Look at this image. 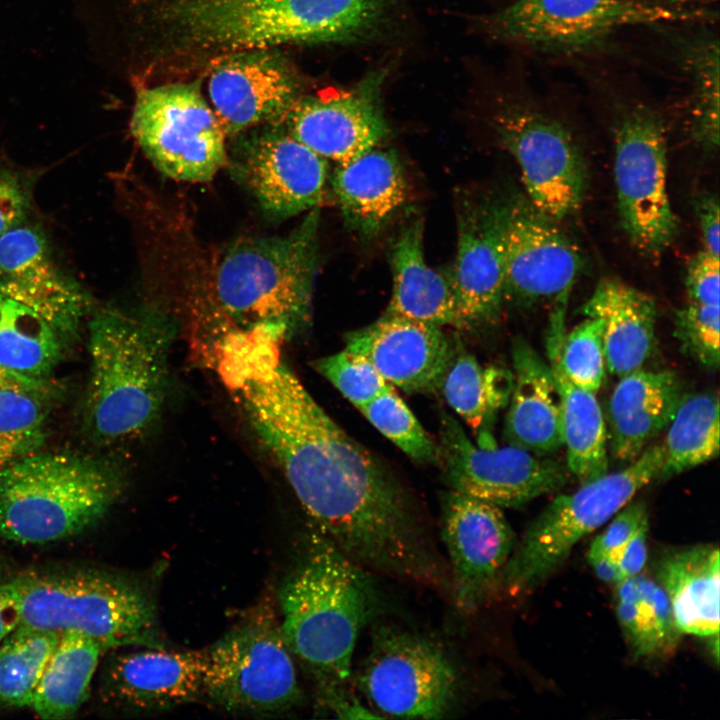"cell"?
<instances>
[{"mask_svg":"<svg viewBox=\"0 0 720 720\" xmlns=\"http://www.w3.org/2000/svg\"><path fill=\"white\" fill-rule=\"evenodd\" d=\"M232 388L312 527L373 574L451 591L446 559L407 490L279 361Z\"/></svg>","mask_w":720,"mask_h":720,"instance_id":"obj_1","label":"cell"},{"mask_svg":"<svg viewBox=\"0 0 720 720\" xmlns=\"http://www.w3.org/2000/svg\"><path fill=\"white\" fill-rule=\"evenodd\" d=\"M319 209L285 236L249 237L220 257L214 274L216 319L194 343L226 374L278 356V346L310 317L318 265Z\"/></svg>","mask_w":720,"mask_h":720,"instance_id":"obj_2","label":"cell"},{"mask_svg":"<svg viewBox=\"0 0 720 720\" xmlns=\"http://www.w3.org/2000/svg\"><path fill=\"white\" fill-rule=\"evenodd\" d=\"M373 575L313 528L280 584L282 635L320 697L349 690L357 639L382 608Z\"/></svg>","mask_w":720,"mask_h":720,"instance_id":"obj_3","label":"cell"},{"mask_svg":"<svg viewBox=\"0 0 720 720\" xmlns=\"http://www.w3.org/2000/svg\"><path fill=\"white\" fill-rule=\"evenodd\" d=\"M88 328L85 424L104 444L136 437L158 418L165 401L175 325L155 310H103Z\"/></svg>","mask_w":720,"mask_h":720,"instance_id":"obj_4","label":"cell"},{"mask_svg":"<svg viewBox=\"0 0 720 720\" xmlns=\"http://www.w3.org/2000/svg\"><path fill=\"white\" fill-rule=\"evenodd\" d=\"M393 0H175L166 16L185 40L232 52L355 40L373 31Z\"/></svg>","mask_w":720,"mask_h":720,"instance_id":"obj_5","label":"cell"},{"mask_svg":"<svg viewBox=\"0 0 720 720\" xmlns=\"http://www.w3.org/2000/svg\"><path fill=\"white\" fill-rule=\"evenodd\" d=\"M122 491L117 472L97 459L34 453L0 471V539L40 545L97 524Z\"/></svg>","mask_w":720,"mask_h":720,"instance_id":"obj_6","label":"cell"},{"mask_svg":"<svg viewBox=\"0 0 720 720\" xmlns=\"http://www.w3.org/2000/svg\"><path fill=\"white\" fill-rule=\"evenodd\" d=\"M14 585L21 626L56 634L77 633L105 650L164 647L156 608L135 582L106 571H32Z\"/></svg>","mask_w":720,"mask_h":720,"instance_id":"obj_7","label":"cell"},{"mask_svg":"<svg viewBox=\"0 0 720 720\" xmlns=\"http://www.w3.org/2000/svg\"><path fill=\"white\" fill-rule=\"evenodd\" d=\"M660 444L645 450L625 468L581 484L557 496L529 525L503 567L498 587L512 593L530 590L566 561L574 545L627 505L635 494L659 478Z\"/></svg>","mask_w":720,"mask_h":720,"instance_id":"obj_8","label":"cell"},{"mask_svg":"<svg viewBox=\"0 0 720 720\" xmlns=\"http://www.w3.org/2000/svg\"><path fill=\"white\" fill-rule=\"evenodd\" d=\"M202 697L247 715L287 712L300 704L293 654L271 608H256L204 649Z\"/></svg>","mask_w":720,"mask_h":720,"instance_id":"obj_9","label":"cell"},{"mask_svg":"<svg viewBox=\"0 0 720 720\" xmlns=\"http://www.w3.org/2000/svg\"><path fill=\"white\" fill-rule=\"evenodd\" d=\"M357 681L382 716L401 718H444L462 688L457 666L438 643L390 625L373 630Z\"/></svg>","mask_w":720,"mask_h":720,"instance_id":"obj_10","label":"cell"},{"mask_svg":"<svg viewBox=\"0 0 720 720\" xmlns=\"http://www.w3.org/2000/svg\"><path fill=\"white\" fill-rule=\"evenodd\" d=\"M130 127L154 166L175 180L206 182L229 163L226 134L197 83L139 90Z\"/></svg>","mask_w":720,"mask_h":720,"instance_id":"obj_11","label":"cell"},{"mask_svg":"<svg viewBox=\"0 0 720 720\" xmlns=\"http://www.w3.org/2000/svg\"><path fill=\"white\" fill-rule=\"evenodd\" d=\"M704 10L647 0H515L485 21L495 38L543 50H577L625 27L711 19Z\"/></svg>","mask_w":720,"mask_h":720,"instance_id":"obj_12","label":"cell"},{"mask_svg":"<svg viewBox=\"0 0 720 720\" xmlns=\"http://www.w3.org/2000/svg\"><path fill=\"white\" fill-rule=\"evenodd\" d=\"M614 178L621 225L632 245L657 258L674 242L678 219L667 190V145L660 117L629 108L615 129Z\"/></svg>","mask_w":720,"mask_h":720,"instance_id":"obj_13","label":"cell"},{"mask_svg":"<svg viewBox=\"0 0 720 720\" xmlns=\"http://www.w3.org/2000/svg\"><path fill=\"white\" fill-rule=\"evenodd\" d=\"M438 458L452 491L494 504L518 507L553 493L567 481L565 467L545 456L508 445H474L459 423L444 414Z\"/></svg>","mask_w":720,"mask_h":720,"instance_id":"obj_14","label":"cell"},{"mask_svg":"<svg viewBox=\"0 0 720 720\" xmlns=\"http://www.w3.org/2000/svg\"><path fill=\"white\" fill-rule=\"evenodd\" d=\"M497 131L519 165L529 202L555 221L574 214L583 202L587 174L568 130L523 108L502 115Z\"/></svg>","mask_w":720,"mask_h":720,"instance_id":"obj_15","label":"cell"},{"mask_svg":"<svg viewBox=\"0 0 720 720\" xmlns=\"http://www.w3.org/2000/svg\"><path fill=\"white\" fill-rule=\"evenodd\" d=\"M442 541L451 579V600L473 613L498 587L516 544L502 508L450 490L443 500Z\"/></svg>","mask_w":720,"mask_h":720,"instance_id":"obj_16","label":"cell"},{"mask_svg":"<svg viewBox=\"0 0 720 720\" xmlns=\"http://www.w3.org/2000/svg\"><path fill=\"white\" fill-rule=\"evenodd\" d=\"M556 222L527 199L503 204L505 296L532 304L570 295L583 260Z\"/></svg>","mask_w":720,"mask_h":720,"instance_id":"obj_17","label":"cell"},{"mask_svg":"<svg viewBox=\"0 0 720 720\" xmlns=\"http://www.w3.org/2000/svg\"><path fill=\"white\" fill-rule=\"evenodd\" d=\"M234 170L260 206L287 218L324 202L327 163L280 124L255 128L236 149Z\"/></svg>","mask_w":720,"mask_h":720,"instance_id":"obj_18","label":"cell"},{"mask_svg":"<svg viewBox=\"0 0 720 720\" xmlns=\"http://www.w3.org/2000/svg\"><path fill=\"white\" fill-rule=\"evenodd\" d=\"M208 93L226 136L281 123L300 98L297 75L274 48L229 52L213 66Z\"/></svg>","mask_w":720,"mask_h":720,"instance_id":"obj_19","label":"cell"},{"mask_svg":"<svg viewBox=\"0 0 720 720\" xmlns=\"http://www.w3.org/2000/svg\"><path fill=\"white\" fill-rule=\"evenodd\" d=\"M381 80L371 75L352 89L300 97L280 124L325 160L347 162L375 148L388 133L379 103Z\"/></svg>","mask_w":720,"mask_h":720,"instance_id":"obj_20","label":"cell"},{"mask_svg":"<svg viewBox=\"0 0 720 720\" xmlns=\"http://www.w3.org/2000/svg\"><path fill=\"white\" fill-rule=\"evenodd\" d=\"M143 648L109 659L101 685L108 703L130 712L156 713L202 698L204 650Z\"/></svg>","mask_w":720,"mask_h":720,"instance_id":"obj_21","label":"cell"},{"mask_svg":"<svg viewBox=\"0 0 720 720\" xmlns=\"http://www.w3.org/2000/svg\"><path fill=\"white\" fill-rule=\"evenodd\" d=\"M0 292L77 336L90 307L80 285L52 261L44 233L33 226L0 235Z\"/></svg>","mask_w":720,"mask_h":720,"instance_id":"obj_22","label":"cell"},{"mask_svg":"<svg viewBox=\"0 0 720 720\" xmlns=\"http://www.w3.org/2000/svg\"><path fill=\"white\" fill-rule=\"evenodd\" d=\"M346 349L366 357L389 383L409 393L438 388L454 356L440 326L387 313L350 332Z\"/></svg>","mask_w":720,"mask_h":720,"instance_id":"obj_23","label":"cell"},{"mask_svg":"<svg viewBox=\"0 0 720 720\" xmlns=\"http://www.w3.org/2000/svg\"><path fill=\"white\" fill-rule=\"evenodd\" d=\"M503 205L464 202L458 214L452 282L460 325L495 319L505 297Z\"/></svg>","mask_w":720,"mask_h":720,"instance_id":"obj_24","label":"cell"},{"mask_svg":"<svg viewBox=\"0 0 720 720\" xmlns=\"http://www.w3.org/2000/svg\"><path fill=\"white\" fill-rule=\"evenodd\" d=\"M683 396L674 372L642 368L619 378L604 415L614 459L631 462L668 426Z\"/></svg>","mask_w":720,"mask_h":720,"instance_id":"obj_25","label":"cell"},{"mask_svg":"<svg viewBox=\"0 0 720 720\" xmlns=\"http://www.w3.org/2000/svg\"><path fill=\"white\" fill-rule=\"evenodd\" d=\"M513 386L503 436L537 456L563 446L561 396L550 364L521 337L512 344Z\"/></svg>","mask_w":720,"mask_h":720,"instance_id":"obj_26","label":"cell"},{"mask_svg":"<svg viewBox=\"0 0 720 720\" xmlns=\"http://www.w3.org/2000/svg\"><path fill=\"white\" fill-rule=\"evenodd\" d=\"M332 188L347 227L366 238L384 228L408 195L397 155L376 147L338 164Z\"/></svg>","mask_w":720,"mask_h":720,"instance_id":"obj_27","label":"cell"},{"mask_svg":"<svg viewBox=\"0 0 720 720\" xmlns=\"http://www.w3.org/2000/svg\"><path fill=\"white\" fill-rule=\"evenodd\" d=\"M580 313L603 322L606 368L618 378L643 367L653 351L656 304L617 279L601 280Z\"/></svg>","mask_w":720,"mask_h":720,"instance_id":"obj_28","label":"cell"},{"mask_svg":"<svg viewBox=\"0 0 720 720\" xmlns=\"http://www.w3.org/2000/svg\"><path fill=\"white\" fill-rule=\"evenodd\" d=\"M719 562V549L712 544L669 548L655 560L656 581L682 633L719 634Z\"/></svg>","mask_w":720,"mask_h":720,"instance_id":"obj_29","label":"cell"},{"mask_svg":"<svg viewBox=\"0 0 720 720\" xmlns=\"http://www.w3.org/2000/svg\"><path fill=\"white\" fill-rule=\"evenodd\" d=\"M390 260L393 289L385 313L440 327L460 325L449 273L433 269L425 260L421 219L401 228L392 241Z\"/></svg>","mask_w":720,"mask_h":720,"instance_id":"obj_30","label":"cell"},{"mask_svg":"<svg viewBox=\"0 0 720 720\" xmlns=\"http://www.w3.org/2000/svg\"><path fill=\"white\" fill-rule=\"evenodd\" d=\"M76 335L35 308L0 292V364L20 374L47 379Z\"/></svg>","mask_w":720,"mask_h":720,"instance_id":"obj_31","label":"cell"},{"mask_svg":"<svg viewBox=\"0 0 720 720\" xmlns=\"http://www.w3.org/2000/svg\"><path fill=\"white\" fill-rule=\"evenodd\" d=\"M106 650L93 639L64 633L50 656L31 708L42 719L73 717L89 697L99 659Z\"/></svg>","mask_w":720,"mask_h":720,"instance_id":"obj_32","label":"cell"},{"mask_svg":"<svg viewBox=\"0 0 720 720\" xmlns=\"http://www.w3.org/2000/svg\"><path fill=\"white\" fill-rule=\"evenodd\" d=\"M561 396V426L566 447L567 467L585 483L608 470L607 429L595 394L570 383L550 361Z\"/></svg>","mask_w":720,"mask_h":720,"instance_id":"obj_33","label":"cell"},{"mask_svg":"<svg viewBox=\"0 0 720 720\" xmlns=\"http://www.w3.org/2000/svg\"><path fill=\"white\" fill-rule=\"evenodd\" d=\"M659 478L666 479L713 460L719 454L716 393L683 394L668 424Z\"/></svg>","mask_w":720,"mask_h":720,"instance_id":"obj_34","label":"cell"},{"mask_svg":"<svg viewBox=\"0 0 720 720\" xmlns=\"http://www.w3.org/2000/svg\"><path fill=\"white\" fill-rule=\"evenodd\" d=\"M512 386L511 371L483 367L473 355L462 353L453 356L439 387L450 407L477 429L508 403Z\"/></svg>","mask_w":720,"mask_h":720,"instance_id":"obj_35","label":"cell"},{"mask_svg":"<svg viewBox=\"0 0 720 720\" xmlns=\"http://www.w3.org/2000/svg\"><path fill=\"white\" fill-rule=\"evenodd\" d=\"M55 392L48 380L0 392V471L39 452Z\"/></svg>","mask_w":720,"mask_h":720,"instance_id":"obj_36","label":"cell"},{"mask_svg":"<svg viewBox=\"0 0 720 720\" xmlns=\"http://www.w3.org/2000/svg\"><path fill=\"white\" fill-rule=\"evenodd\" d=\"M60 634L18 625L0 644V707H30Z\"/></svg>","mask_w":720,"mask_h":720,"instance_id":"obj_37","label":"cell"},{"mask_svg":"<svg viewBox=\"0 0 720 720\" xmlns=\"http://www.w3.org/2000/svg\"><path fill=\"white\" fill-rule=\"evenodd\" d=\"M686 72L691 80V132L706 149L719 145V40L704 36L684 50Z\"/></svg>","mask_w":720,"mask_h":720,"instance_id":"obj_38","label":"cell"},{"mask_svg":"<svg viewBox=\"0 0 720 720\" xmlns=\"http://www.w3.org/2000/svg\"><path fill=\"white\" fill-rule=\"evenodd\" d=\"M550 361L576 387L596 394L605 377L603 322L586 317L561 341L547 342Z\"/></svg>","mask_w":720,"mask_h":720,"instance_id":"obj_39","label":"cell"},{"mask_svg":"<svg viewBox=\"0 0 720 720\" xmlns=\"http://www.w3.org/2000/svg\"><path fill=\"white\" fill-rule=\"evenodd\" d=\"M359 409L379 432L413 460L433 462L438 459V446L393 388Z\"/></svg>","mask_w":720,"mask_h":720,"instance_id":"obj_40","label":"cell"},{"mask_svg":"<svg viewBox=\"0 0 720 720\" xmlns=\"http://www.w3.org/2000/svg\"><path fill=\"white\" fill-rule=\"evenodd\" d=\"M313 367L357 408L393 388L366 357L346 348L314 361Z\"/></svg>","mask_w":720,"mask_h":720,"instance_id":"obj_41","label":"cell"},{"mask_svg":"<svg viewBox=\"0 0 720 720\" xmlns=\"http://www.w3.org/2000/svg\"><path fill=\"white\" fill-rule=\"evenodd\" d=\"M635 582L644 618L647 658L669 657L677 649L683 634L676 624L670 601L652 578L639 573Z\"/></svg>","mask_w":720,"mask_h":720,"instance_id":"obj_42","label":"cell"},{"mask_svg":"<svg viewBox=\"0 0 720 720\" xmlns=\"http://www.w3.org/2000/svg\"><path fill=\"white\" fill-rule=\"evenodd\" d=\"M675 335L685 352L710 369L719 367V305L688 303L677 311Z\"/></svg>","mask_w":720,"mask_h":720,"instance_id":"obj_43","label":"cell"},{"mask_svg":"<svg viewBox=\"0 0 720 720\" xmlns=\"http://www.w3.org/2000/svg\"><path fill=\"white\" fill-rule=\"evenodd\" d=\"M720 263L719 257L704 250L688 264L686 288L688 303L719 305Z\"/></svg>","mask_w":720,"mask_h":720,"instance_id":"obj_44","label":"cell"},{"mask_svg":"<svg viewBox=\"0 0 720 720\" xmlns=\"http://www.w3.org/2000/svg\"><path fill=\"white\" fill-rule=\"evenodd\" d=\"M608 527L591 543L590 548L610 554L616 561L620 549L648 521V512L643 502L625 505L619 510Z\"/></svg>","mask_w":720,"mask_h":720,"instance_id":"obj_45","label":"cell"},{"mask_svg":"<svg viewBox=\"0 0 720 720\" xmlns=\"http://www.w3.org/2000/svg\"><path fill=\"white\" fill-rule=\"evenodd\" d=\"M28 209L26 194L12 176L0 175V235L20 225Z\"/></svg>","mask_w":720,"mask_h":720,"instance_id":"obj_46","label":"cell"},{"mask_svg":"<svg viewBox=\"0 0 720 720\" xmlns=\"http://www.w3.org/2000/svg\"><path fill=\"white\" fill-rule=\"evenodd\" d=\"M649 522L643 523L620 549L617 563L620 580L641 573L647 561V535Z\"/></svg>","mask_w":720,"mask_h":720,"instance_id":"obj_47","label":"cell"},{"mask_svg":"<svg viewBox=\"0 0 720 720\" xmlns=\"http://www.w3.org/2000/svg\"><path fill=\"white\" fill-rule=\"evenodd\" d=\"M696 212L705 244L704 250L719 257L720 214L719 200L717 196L709 194L698 199L696 204Z\"/></svg>","mask_w":720,"mask_h":720,"instance_id":"obj_48","label":"cell"},{"mask_svg":"<svg viewBox=\"0 0 720 720\" xmlns=\"http://www.w3.org/2000/svg\"><path fill=\"white\" fill-rule=\"evenodd\" d=\"M20 623L18 597L11 581L0 584V643Z\"/></svg>","mask_w":720,"mask_h":720,"instance_id":"obj_49","label":"cell"},{"mask_svg":"<svg viewBox=\"0 0 720 720\" xmlns=\"http://www.w3.org/2000/svg\"><path fill=\"white\" fill-rule=\"evenodd\" d=\"M588 559L603 582L616 584L620 580L618 563L610 554L590 548Z\"/></svg>","mask_w":720,"mask_h":720,"instance_id":"obj_50","label":"cell"},{"mask_svg":"<svg viewBox=\"0 0 720 720\" xmlns=\"http://www.w3.org/2000/svg\"><path fill=\"white\" fill-rule=\"evenodd\" d=\"M46 380L28 377L0 364V392L14 387L36 385Z\"/></svg>","mask_w":720,"mask_h":720,"instance_id":"obj_51","label":"cell"},{"mask_svg":"<svg viewBox=\"0 0 720 720\" xmlns=\"http://www.w3.org/2000/svg\"><path fill=\"white\" fill-rule=\"evenodd\" d=\"M671 3H682V2H690V1H704V0H667Z\"/></svg>","mask_w":720,"mask_h":720,"instance_id":"obj_52","label":"cell"}]
</instances>
